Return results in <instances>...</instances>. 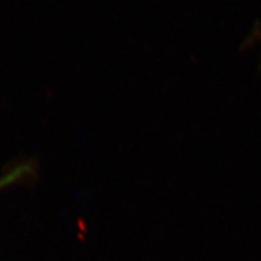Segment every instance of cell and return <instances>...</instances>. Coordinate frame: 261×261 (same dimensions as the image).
<instances>
[{"label":"cell","mask_w":261,"mask_h":261,"mask_svg":"<svg viewBox=\"0 0 261 261\" xmlns=\"http://www.w3.org/2000/svg\"><path fill=\"white\" fill-rule=\"evenodd\" d=\"M34 174V166L29 162L18 163L17 166L9 169L8 172L0 177V191L11 187V185L18 184V182L25 181L29 177Z\"/></svg>","instance_id":"1"}]
</instances>
